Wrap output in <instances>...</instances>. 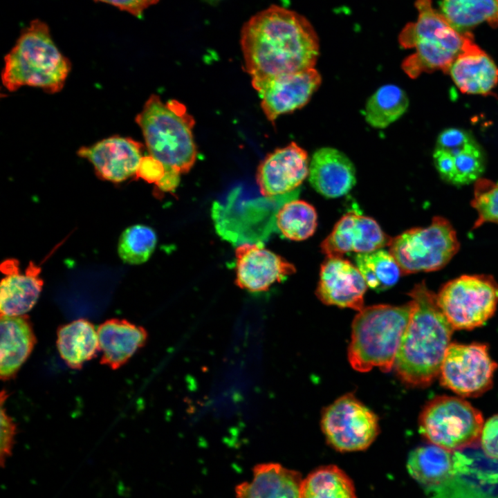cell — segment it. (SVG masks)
<instances>
[{
  "label": "cell",
  "instance_id": "6da1fadb",
  "mask_svg": "<svg viewBox=\"0 0 498 498\" xmlns=\"http://www.w3.org/2000/svg\"><path fill=\"white\" fill-rule=\"evenodd\" d=\"M245 68L252 86L314 68L319 40L301 15L272 6L250 19L241 30Z\"/></svg>",
  "mask_w": 498,
  "mask_h": 498
},
{
  "label": "cell",
  "instance_id": "7a4b0ae2",
  "mask_svg": "<svg viewBox=\"0 0 498 498\" xmlns=\"http://www.w3.org/2000/svg\"><path fill=\"white\" fill-rule=\"evenodd\" d=\"M408 295L412 311L394 369L405 384L424 387L439 376L454 329L424 281Z\"/></svg>",
  "mask_w": 498,
  "mask_h": 498
},
{
  "label": "cell",
  "instance_id": "3957f363",
  "mask_svg": "<svg viewBox=\"0 0 498 498\" xmlns=\"http://www.w3.org/2000/svg\"><path fill=\"white\" fill-rule=\"evenodd\" d=\"M70 70V62L54 44L48 27L37 19L5 56L1 80L9 91L30 86L55 93L63 88Z\"/></svg>",
  "mask_w": 498,
  "mask_h": 498
},
{
  "label": "cell",
  "instance_id": "277c9868",
  "mask_svg": "<svg viewBox=\"0 0 498 498\" xmlns=\"http://www.w3.org/2000/svg\"><path fill=\"white\" fill-rule=\"evenodd\" d=\"M148 151L165 168V172H187L197 156L192 129L193 117L175 100L163 102L151 95L136 116Z\"/></svg>",
  "mask_w": 498,
  "mask_h": 498
},
{
  "label": "cell",
  "instance_id": "5b68a950",
  "mask_svg": "<svg viewBox=\"0 0 498 498\" xmlns=\"http://www.w3.org/2000/svg\"><path fill=\"white\" fill-rule=\"evenodd\" d=\"M412 311L410 301L404 305L378 304L360 310L352 323L348 357L360 372L374 367L385 372L394 368Z\"/></svg>",
  "mask_w": 498,
  "mask_h": 498
},
{
  "label": "cell",
  "instance_id": "8992f818",
  "mask_svg": "<svg viewBox=\"0 0 498 498\" xmlns=\"http://www.w3.org/2000/svg\"><path fill=\"white\" fill-rule=\"evenodd\" d=\"M418 19L408 23L398 36L404 48L415 52L402 63L403 71L411 78L437 70L448 72L462 50L465 33L456 31L445 17L436 10L432 0H416Z\"/></svg>",
  "mask_w": 498,
  "mask_h": 498
},
{
  "label": "cell",
  "instance_id": "52a82bcc",
  "mask_svg": "<svg viewBox=\"0 0 498 498\" xmlns=\"http://www.w3.org/2000/svg\"><path fill=\"white\" fill-rule=\"evenodd\" d=\"M484 421L479 410L460 397L439 396L421 412V434L432 444L451 451L478 445Z\"/></svg>",
  "mask_w": 498,
  "mask_h": 498
},
{
  "label": "cell",
  "instance_id": "ba28073f",
  "mask_svg": "<svg viewBox=\"0 0 498 498\" xmlns=\"http://www.w3.org/2000/svg\"><path fill=\"white\" fill-rule=\"evenodd\" d=\"M459 246L451 223L436 216L429 225L413 228L391 238L388 247L403 275H407L441 269L456 254Z\"/></svg>",
  "mask_w": 498,
  "mask_h": 498
},
{
  "label": "cell",
  "instance_id": "9c48e42d",
  "mask_svg": "<svg viewBox=\"0 0 498 498\" xmlns=\"http://www.w3.org/2000/svg\"><path fill=\"white\" fill-rule=\"evenodd\" d=\"M438 304L454 330L484 324L498 304V282L487 275H464L443 285Z\"/></svg>",
  "mask_w": 498,
  "mask_h": 498
},
{
  "label": "cell",
  "instance_id": "30bf717a",
  "mask_svg": "<svg viewBox=\"0 0 498 498\" xmlns=\"http://www.w3.org/2000/svg\"><path fill=\"white\" fill-rule=\"evenodd\" d=\"M321 427L327 442L340 452L365 450L379 433L377 416L351 394L323 411Z\"/></svg>",
  "mask_w": 498,
  "mask_h": 498
},
{
  "label": "cell",
  "instance_id": "8fae6325",
  "mask_svg": "<svg viewBox=\"0 0 498 498\" xmlns=\"http://www.w3.org/2000/svg\"><path fill=\"white\" fill-rule=\"evenodd\" d=\"M497 366L486 344L450 343L441 367L440 383L459 396H479L491 388Z\"/></svg>",
  "mask_w": 498,
  "mask_h": 498
},
{
  "label": "cell",
  "instance_id": "7c38bea8",
  "mask_svg": "<svg viewBox=\"0 0 498 498\" xmlns=\"http://www.w3.org/2000/svg\"><path fill=\"white\" fill-rule=\"evenodd\" d=\"M321 81L320 74L313 68L275 77L253 87L261 98V107L264 114L274 122L280 115L306 104Z\"/></svg>",
  "mask_w": 498,
  "mask_h": 498
},
{
  "label": "cell",
  "instance_id": "4fadbf2b",
  "mask_svg": "<svg viewBox=\"0 0 498 498\" xmlns=\"http://www.w3.org/2000/svg\"><path fill=\"white\" fill-rule=\"evenodd\" d=\"M391 240L374 219L351 211L336 223L320 247L326 257H342L347 252L360 254L383 248Z\"/></svg>",
  "mask_w": 498,
  "mask_h": 498
},
{
  "label": "cell",
  "instance_id": "5bb4252c",
  "mask_svg": "<svg viewBox=\"0 0 498 498\" xmlns=\"http://www.w3.org/2000/svg\"><path fill=\"white\" fill-rule=\"evenodd\" d=\"M308 172L307 152L293 142L265 158L258 167L257 182L263 196L273 197L298 187Z\"/></svg>",
  "mask_w": 498,
  "mask_h": 498
},
{
  "label": "cell",
  "instance_id": "9a60e30c",
  "mask_svg": "<svg viewBox=\"0 0 498 498\" xmlns=\"http://www.w3.org/2000/svg\"><path fill=\"white\" fill-rule=\"evenodd\" d=\"M237 285L251 292L267 290L296 270L281 256L260 243H243L235 250Z\"/></svg>",
  "mask_w": 498,
  "mask_h": 498
},
{
  "label": "cell",
  "instance_id": "2e32d148",
  "mask_svg": "<svg viewBox=\"0 0 498 498\" xmlns=\"http://www.w3.org/2000/svg\"><path fill=\"white\" fill-rule=\"evenodd\" d=\"M367 287L356 266L342 257H326L321 265L315 294L325 304L360 311Z\"/></svg>",
  "mask_w": 498,
  "mask_h": 498
},
{
  "label": "cell",
  "instance_id": "e0dca14e",
  "mask_svg": "<svg viewBox=\"0 0 498 498\" xmlns=\"http://www.w3.org/2000/svg\"><path fill=\"white\" fill-rule=\"evenodd\" d=\"M77 154L92 163L100 178L113 183H120L136 175L143 158L142 145L121 136H112L82 147Z\"/></svg>",
  "mask_w": 498,
  "mask_h": 498
},
{
  "label": "cell",
  "instance_id": "ac0fdd59",
  "mask_svg": "<svg viewBox=\"0 0 498 498\" xmlns=\"http://www.w3.org/2000/svg\"><path fill=\"white\" fill-rule=\"evenodd\" d=\"M4 275L0 286L1 315H22L37 302L44 284L41 268L30 261L23 273L17 259L3 261L0 267Z\"/></svg>",
  "mask_w": 498,
  "mask_h": 498
},
{
  "label": "cell",
  "instance_id": "d6986e66",
  "mask_svg": "<svg viewBox=\"0 0 498 498\" xmlns=\"http://www.w3.org/2000/svg\"><path fill=\"white\" fill-rule=\"evenodd\" d=\"M448 73L459 90L467 94L487 95L498 84V67L465 33L462 50L452 64Z\"/></svg>",
  "mask_w": 498,
  "mask_h": 498
},
{
  "label": "cell",
  "instance_id": "ffe728a7",
  "mask_svg": "<svg viewBox=\"0 0 498 498\" xmlns=\"http://www.w3.org/2000/svg\"><path fill=\"white\" fill-rule=\"evenodd\" d=\"M310 184L326 198L347 194L356 183L354 165L342 151L322 147L314 152L309 163Z\"/></svg>",
  "mask_w": 498,
  "mask_h": 498
},
{
  "label": "cell",
  "instance_id": "44dd1931",
  "mask_svg": "<svg viewBox=\"0 0 498 498\" xmlns=\"http://www.w3.org/2000/svg\"><path fill=\"white\" fill-rule=\"evenodd\" d=\"M468 459L459 451H451L434 444L420 446L408 457L407 468L410 476L422 486L434 488L451 480L465 470Z\"/></svg>",
  "mask_w": 498,
  "mask_h": 498
},
{
  "label": "cell",
  "instance_id": "7402d4cb",
  "mask_svg": "<svg viewBox=\"0 0 498 498\" xmlns=\"http://www.w3.org/2000/svg\"><path fill=\"white\" fill-rule=\"evenodd\" d=\"M101 364L118 369L147 342L148 334L142 326L126 320L113 318L98 328Z\"/></svg>",
  "mask_w": 498,
  "mask_h": 498
},
{
  "label": "cell",
  "instance_id": "603a6c76",
  "mask_svg": "<svg viewBox=\"0 0 498 498\" xmlns=\"http://www.w3.org/2000/svg\"><path fill=\"white\" fill-rule=\"evenodd\" d=\"M302 479L295 471L277 463L254 466L250 481L235 487L237 498H300Z\"/></svg>",
  "mask_w": 498,
  "mask_h": 498
},
{
  "label": "cell",
  "instance_id": "cb8c5ba5",
  "mask_svg": "<svg viewBox=\"0 0 498 498\" xmlns=\"http://www.w3.org/2000/svg\"><path fill=\"white\" fill-rule=\"evenodd\" d=\"M0 376L14 378L31 354L36 337L26 315H1Z\"/></svg>",
  "mask_w": 498,
  "mask_h": 498
},
{
  "label": "cell",
  "instance_id": "d4e9b609",
  "mask_svg": "<svg viewBox=\"0 0 498 498\" xmlns=\"http://www.w3.org/2000/svg\"><path fill=\"white\" fill-rule=\"evenodd\" d=\"M57 337L56 344L61 358L73 369H81L100 351L98 331L84 319L60 326Z\"/></svg>",
  "mask_w": 498,
  "mask_h": 498
},
{
  "label": "cell",
  "instance_id": "484cf974",
  "mask_svg": "<svg viewBox=\"0 0 498 498\" xmlns=\"http://www.w3.org/2000/svg\"><path fill=\"white\" fill-rule=\"evenodd\" d=\"M441 13L460 33L483 22L498 26V0H441Z\"/></svg>",
  "mask_w": 498,
  "mask_h": 498
},
{
  "label": "cell",
  "instance_id": "4316f807",
  "mask_svg": "<svg viewBox=\"0 0 498 498\" xmlns=\"http://www.w3.org/2000/svg\"><path fill=\"white\" fill-rule=\"evenodd\" d=\"M300 498H357L352 480L340 468L321 466L302 479Z\"/></svg>",
  "mask_w": 498,
  "mask_h": 498
},
{
  "label": "cell",
  "instance_id": "83f0119b",
  "mask_svg": "<svg viewBox=\"0 0 498 498\" xmlns=\"http://www.w3.org/2000/svg\"><path fill=\"white\" fill-rule=\"evenodd\" d=\"M406 93L395 84L378 88L368 99L364 110L367 122L372 127L384 129L399 119L407 111Z\"/></svg>",
  "mask_w": 498,
  "mask_h": 498
},
{
  "label": "cell",
  "instance_id": "f1b7e54d",
  "mask_svg": "<svg viewBox=\"0 0 498 498\" xmlns=\"http://www.w3.org/2000/svg\"><path fill=\"white\" fill-rule=\"evenodd\" d=\"M355 262L367 286L378 292L391 288L403 275L395 258L383 248L357 254Z\"/></svg>",
  "mask_w": 498,
  "mask_h": 498
},
{
  "label": "cell",
  "instance_id": "f546056e",
  "mask_svg": "<svg viewBox=\"0 0 498 498\" xmlns=\"http://www.w3.org/2000/svg\"><path fill=\"white\" fill-rule=\"evenodd\" d=\"M276 225L286 238L302 241L311 237L317 228V214L310 203L293 200L284 203L276 214Z\"/></svg>",
  "mask_w": 498,
  "mask_h": 498
},
{
  "label": "cell",
  "instance_id": "4dcf8cb0",
  "mask_svg": "<svg viewBox=\"0 0 498 498\" xmlns=\"http://www.w3.org/2000/svg\"><path fill=\"white\" fill-rule=\"evenodd\" d=\"M156 243L157 236L151 228L134 225L122 232L118 241V252L124 262L140 264L149 259Z\"/></svg>",
  "mask_w": 498,
  "mask_h": 498
},
{
  "label": "cell",
  "instance_id": "1f68e13d",
  "mask_svg": "<svg viewBox=\"0 0 498 498\" xmlns=\"http://www.w3.org/2000/svg\"><path fill=\"white\" fill-rule=\"evenodd\" d=\"M448 152L454 158V174L452 184L463 185L480 178L484 171L485 161L482 151L475 140Z\"/></svg>",
  "mask_w": 498,
  "mask_h": 498
},
{
  "label": "cell",
  "instance_id": "d6a6232c",
  "mask_svg": "<svg viewBox=\"0 0 498 498\" xmlns=\"http://www.w3.org/2000/svg\"><path fill=\"white\" fill-rule=\"evenodd\" d=\"M471 205L477 212L472 228L485 223H498V182L480 178L475 182Z\"/></svg>",
  "mask_w": 498,
  "mask_h": 498
},
{
  "label": "cell",
  "instance_id": "836d02e7",
  "mask_svg": "<svg viewBox=\"0 0 498 498\" xmlns=\"http://www.w3.org/2000/svg\"><path fill=\"white\" fill-rule=\"evenodd\" d=\"M5 394L3 390L1 393L0 462L2 467L12 454L16 434V425L3 408Z\"/></svg>",
  "mask_w": 498,
  "mask_h": 498
},
{
  "label": "cell",
  "instance_id": "e575fe53",
  "mask_svg": "<svg viewBox=\"0 0 498 498\" xmlns=\"http://www.w3.org/2000/svg\"><path fill=\"white\" fill-rule=\"evenodd\" d=\"M479 443L487 457L498 460V414L490 417L483 423Z\"/></svg>",
  "mask_w": 498,
  "mask_h": 498
},
{
  "label": "cell",
  "instance_id": "d590c367",
  "mask_svg": "<svg viewBox=\"0 0 498 498\" xmlns=\"http://www.w3.org/2000/svg\"><path fill=\"white\" fill-rule=\"evenodd\" d=\"M474 140L470 133L461 129L448 128L439 135L436 148L450 151L461 148Z\"/></svg>",
  "mask_w": 498,
  "mask_h": 498
},
{
  "label": "cell",
  "instance_id": "8d00e7d4",
  "mask_svg": "<svg viewBox=\"0 0 498 498\" xmlns=\"http://www.w3.org/2000/svg\"><path fill=\"white\" fill-rule=\"evenodd\" d=\"M435 167L441 177L449 183H452L454 174V158L448 151L439 148L433 154Z\"/></svg>",
  "mask_w": 498,
  "mask_h": 498
},
{
  "label": "cell",
  "instance_id": "74e56055",
  "mask_svg": "<svg viewBox=\"0 0 498 498\" xmlns=\"http://www.w3.org/2000/svg\"><path fill=\"white\" fill-rule=\"evenodd\" d=\"M165 168L163 165L151 156L143 157L136 176L148 183L156 184L163 177Z\"/></svg>",
  "mask_w": 498,
  "mask_h": 498
},
{
  "label": "cell",
  "instance_id": "f35d334b",
  "mask_svg": "<svg viewBox=\"0 0 498 498\" xmlns=\"http://www.w3.org/2000/svg\"><path fill=\"white\" fill-rule=\"evenodd\" d=\"M107 3L140 17L142 11L158 0H95Z\"/></svg>",
  "mask_w": 498,
  "mask_h": 498
},
{
  "label": "cell",
  "instance_id": "ab89813d",
  "mask_svg": "<svg viewBox=\"0 0 498 498\" xmlns=\"http://www.w3.org/2000/svg\"><path fill=\"white\" fill-rule=\"evenodd\" d=\"M180 181V174L175 172H165L163 177L156 184L163 192L175 190Z\"/></svg>",
  "mask_w": 498,
  "mask_h": 498
},
{
  "label": "cell",
  "instance_id": "60d3db41",
  "mask_svg": "<svg viewBox=\"0 0 498 498\" xmlns=\"http://www.w3.org/2000/svg\"><path fill=\"white\" fill-rule=\"evenodd\" d=\"M210 1H212V0H210Z\"/></svg>",
  "mask_w": 498,
  "mask_h": 498
}]
</instances>
